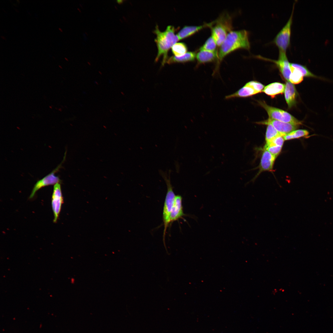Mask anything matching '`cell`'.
I'll return each instance as SVG.
<instances>
[{"label":"cell","mask_w":333,"mask_h":333,"mask_svg":"<svg viewBox=\"0 0 333 333\" xmlns=\"http://www.w3.org/2000/svg\"><path fill=\"white\" fill-rule=\"evenodd\" d=\"M290 65L291 66L298 69L301 72L303 77L319 78L318 76L312 73L306 66L294 63H290Z\"/></svg>","instance_id":"obj_24"},{"label":"cell","mask_w":333,"mask_h":333,"mask_svg":"<svg viewBox=\"0 0 333 333\" xmlns=\"http://www.w3.org/2000/svg\"><path fill=\"white\" fill-rule=\"evenodd\" d=\"M175 30L174 26L169 25L167 27L164 31L162 32L159 30L157 25L154 31V33L156 35V38L154 40L158 50L155 61L157 62L160 57L162 56V66L166 63L168 58V53L169 50L179 40L177 35H175Z\"/></svg>","instance_id":"obj_2"},{"label":"cell","mask_w":333,"mask_h":333,"mask_svg":"<svg viewBox=\"0 0 333 333\" xmlns=\"http://www.w3.org/2000/svg\"><path fill=\"white\" fill-rule=\"evenodd\" d=\"M1 37L4 39H5V40L6 39V38L4 36H1Z\"/></svg>","instance_id":"obj_28"},{"label":"cell","mask_w":333,"mask_h":333,"mask_svg":"<svg viewBox=\"0 0 333 333\" xmlns=\"http://www.w3.org/2000/svg\"><path fill=\"white\" fill-rule=\"evenodd\" d=\"M265 139L266 143H268L276 138L280 136H284L277 131L271 125H267Z\"/></svg>","instance_id":"obj_22"},{"label":"cell","mask_w":333,"mask_h":333,"mask_svg":"<svg viewBox=\"0 0 333 333\" xmlns=\"http://www.w3.org/2000/svg\"><path fill=\"white\" fill-rule=\"evenodd\" d=\"M257 93L252 88L245 84L234 93L226 96L225 99H229L237 97H246Z\"/></svg>","instance_id":"obj_17"},{"label":"cell","mask_w":333,"mask_h":333,"mask_svg":"<svg viewBox=\"0 0 333 333\" xmlns=\"http://www.w3.org/2000/svg\"><path fill=\"white\" fill-rule=\"evenodd\" d=\"M284 92L288 108H290L296 103L297 93L294 85L290 81H287L286 82Z\"/></svg>","instance_id":"obj_14"},{"label":"cell","mask_w":333,"mask_h":333,"mask_svg":"<svg viewBox=\"0 0 333 333\" xmlns=\"http://www.w3.org/2000/svg\"><path fill=\"white\" fill-rule=\"evenodd\" d=\"M214 21L208 23L198 26H185L177 34L179 40L189 37L201 29L207 27H211Z\"/></svg>","instance_id":"obj_13"},{"label":"cell","mask_w":333,"mask_h":333,"mask_svg":"<svg viewBox=\"0 0 333 333\" xmlns=\"http://www.w3.org/2000/svg\"><path fill=\"white\" fill-rule=\"evenodd\" d=\"M282 148V147L269 143H266L264 149L267 150L277 158L281 152Z\"/></svg>","instance_id":"obj_25"},{"label":"cell","mask_w":333,"mask_h":333,"mask_svg":"<svg viewBox=\"0 0 333 333\" xmlns=\"http://www.w3.org/2000/svg\"><path fill=\"white\" fill-rule=\"evenodd\" d=\"M284 141L283 136H280L276 138L267 143H270L277 146L282 147Z\"/></svg>","instance_id":"obj_27"},{"label":"cell","mask_w":333,"mask_h":333,"mask_svg":"<svg viewBox=\"0 0 333 333\" xmlns=\"http://www.w3.org/2000/svg\"><path fill=\"white\" fill-rule=\"evenodd\" d=\"M217 44L212 36L209 37L204 45L199 49V50H205L213 51L215 50Z\"/></svg>","instance_id":"obj_23"},{"label":"cell","mask_w":333,"mask_h":333,"mask_svg":"<svg viewBox=\"0 0 333 333\" xmlns=\"http://www.w3.org/2000/svg\"><path fill=\"white\" fill-rule=\"evenodd\" d=\"M290 67L291 73L289 81L294 84L300 83L303 80V76L301 72L298 69L290 65Z\"/></svg>","instance_id":"obj_19"},{"label":"cell","mask_w":333,"mask_h":333,"mask_svg":"<svg viewBox=\"0 0 333 333\" xmlns=\"http://www.w3.org/2000/svg\"><path fill=\"white\" fill-rule=\"evenodd\" d=\"M250 48L249 33L247 31L243 30L230 32L220 46L218 53V62L213 74L217 72L219 64L227 55L239 49L249 50Z\"/></svg>","instance_id":"obj_1"},{"label":"cell","mask_w":333,"mask_h":333,"mask_svg":"<svg viewBox=\"0 0 333 333\" xmlns=\"http://www.w3.org/2000/svg\"><path fill=\"white\" fill-rule=\"evenodd\" d=\"M308 131L305 130H294L283 136L285 140H288L307 136Z\"/></svg>","instance_id":"obj_20"},{"label":"cell","mask_w":333,"mask_h":333,"mask_svg":"<svg viewBox=\"0 0 333 333\" xmlns=\"http://www.w3.org/2000/svg\"><path fill=\"white\" fill-rule=\"evenodd\" d=\"M182 202V197L179 195H176L170 215V223L177 220L185 215L183 213Z\"/></svg>","instance_id":"obj_12"},{"label":"cell","mask_w":333,"mask_h":333,"mask_svg":"<svg viewBox=\"0 0 333 333\" xmlns=\"http://www.w3.org/2000/svg\"><path fill=\"white\" fill-rule=\"evenodd\" d=\"M187 48L186 45L183 43H178L175 44L171 47L172 53L175 56L179 57L185 54Z\"/></svg>","instance_id":"obj_21"},{"label":"cell","mask_w":333,"mask_h":333,"mask_svg":"<svg viewBox=\"0 0 333 333\" xmlns=\"http://www.w3.org/2000/svg\"><path fill=\"white\" fill-rule=\"evenodd\" d=\"M63 202L60 184L59 183L54 185L51 198V206L54 223L57 221Z\"/></svg>","instance_id":"obj_10"},{"label":"cell","mask_w":333,"mask_h":333,"mask_svg":"<svg viewBox=\"0 0 333 333\" xmlns=\"http://www.w3.org/2000/svg\"><path fill=\"white\" fill-rule=\"evenodd\" d=\"M62 164V162L51 172L36 182L34 185L30 194V199L32 198L36 192L42 188L50 185H54L57 183L60 182L61 180L59 177L58 176H56L55 174L61 167Z\"/></svg>","instance_id":"obj_7"},{"label":"cell","mask_w":333,"mask_h":333,"mask_svg":"<svg viewBox=\"0 0 333 333\" xmlns=\"http://www.w3.org/2000/svg\"><path fill=\"white\" fill-rule=\"evenodd\" d=\"M294 8V5L288 21L274 39L273 43L278 48L279 52L286 53V50L290 45L291 27Z\"/></svg>","instance_id":"obj_6"},{"label":"cell","mask_w":333,"mask_h":333,"mask_svg":"<svg viewBox=\"0 0 333 333\" xmlns=\"http://www.w3.org/2000/svg\"><path fill=\"white\" fill-rule=\"evenodd\" d=\"M285 84L279 82H274L265 86L262 92L274 98L276 95L284 92Z\"/></svg>","instance_id":"obj_15"},{"label":"cell","mask_w":333,"mask_h":333,"mask_svg":"<svg viewBox=\"0 0 333 333\" xmlns=\"http://www.w3.org/2000/svg\"><path fill=\"white\" fill-rule=\"evenodd\" d=\"M15 9V10H16V11H18V10H17V9Z\"/></svg>","instance_id":"obj_30"},{"label":"cell","mask_w":333,"mask_h":333,"mask_svg":"<svg viewBox=\"0 0 333 333\" xmlns=\"http://www.w3.org/2000/svg\"><path fill=\"white\" fill-rule=\"evenodd\" d=\"M245 84L252 88L258 93L262 92L265 87L263 84L258 81H249Z\"/></svg>","instance_id":"obj_26"},{"label":"cell","mask_w":333,"mask_h":333,"mask_svg":"<svg viewBox=\"0 0 333 333\" xmlns=\"http://www.w3.org/2000/svg\"><path fill=\"white\" fill-rule=\"evenodd\" d=\"M59 30H60V31H62V30H61V29L60 28H59Z\"/></svg>","instance_id":"obj_29"},{"label":"cell","mask_w":333,"mask_h":333,"mask_svg":"<svg viewBox=\"0 0 333 333\" xmlns=\"http://www.w3.org/2000/svg\"><path fill=\"white\" fill-rule=\"evenodd\" d=\"M196 57L199 64L212 62L218 59V53L217 51H213L199 50Z\"/></svg>","instance_id":"obj_16"},{"label":"cell","mask_w":333,"mask_h":333,"mask_svg":"<svg viewBox=\"0 0 333 333\" xmlns=\"http://www.w3.org/2000/svg\"><path fill=\"white\" fill-rule=\"evenodd\" d=\"M258 103L266 111L270 118L299 125L302 124L301 121L284 110L270 106L264 101H259Z\"/></svg>","instance_id":"obj_5"},{"label":"cell","mask_w":333,"mask_h":333,"mask_svg":"<svg viewBox=\"0 0 333 333\" xmlns=\"http://www.w3.org/2000/svg\"><path fill=\"white\" fill-rule=\"evenodd\" d=\"M196 54L194 52H187L183 55L177 57L173 56L168 57L166 63L170 64L175 63H185L194 61Z\"/></svg>","instance_id":"obj_18"},{"label":"cell","mask_w":333,"mask_h":333,"mask_svg":"<svg viewBox=\"0 0 333 333\" xmlns=\"http://www.w3.org/2000/svg\"><path fill=\"white\" fill-rule=\"evenodd\" d=\"M160 175L163 179L166 185L167 191L164 202L162 214V218L164 226V235L170 223V217L171 212L173 206L175 195L173 190V187L171 184L170 175L171 170L164 171L162 170H159Z\"/></svg>","instance_id":"obj_3"},{"label":"cell","mask_w":333,"mask_h":333,"mask_svg":"<svg viewBox=\"0 0 333 333\" xmlns=\"http://www.w3.org/2000/svg\"><path fill=\"white\" fill-rule=\"evenodd\" d=\"M276 158V157L268 151L264 149L259 165V171L253 180H254L261 172L265 171H272Z\"/></svg>","instance_id":"obj_11"},{"label":"cell","mask_w":333,"mask_h":333,"mask_svg":"<svg viewBox=\"0 0 333 333\" xmlns=\"http://www.w3.org/2000/svg\"><path fill=\"white\" fill-rule=\"evenodd\" d=\"M214 21V26L211 27L212 36L217 46H220L228 34L232 31V19L229 14L224 13Z\"/></svg>","instance_id":"obj_4"},{"label":"cell","mask_w":333,"mask_h":333,"mask_svg":"<svg viewBox=\"0 0 333 333\" xmlns=\"http://www.w3.org/2000/svg\"><path fill=\"white\" fill-rule=\"evenodd\" d=\"M256 123L261 125H271L284 136L295 130L300 125L273 119L269 118L265 120L257 122Z\"/></svg>","instance_id":"obj_9"},{"label":"cell","mask_w":333,"mask_h":333,"mask_svg":"<svg viewBox=\"0 0 333 333\" xmlns=\"http://www.w3.org/2000/svg\"><path fill=\"white\" fill-rule=\"evenodd\" d=\"M256 57L274 63L284 79L287 81H289L291 71L290 63L289 62L286 53L279 52L278 58L277 60L266 58L260 56H256Z\"/></svg>","instance_id":"obj_8"}]
</instances>
